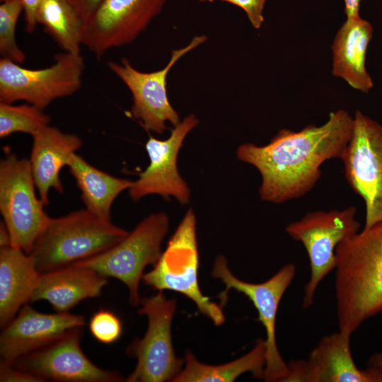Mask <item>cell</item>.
Masks as SVG:
<instances>
[{
  "label": "cell",
  "mask_w": 382,
  "mask_h": 382,
  "mask_svg": "<svg viewBox=\"0 0 382 382\" xmlns=\"http://www.w3.org/2000/svg\"><path fill=\"white\" fill-rule=\"evenodd\" d=\"M81 191L86 209L100 217L111 221V207L116 197L129 190L132 180L110 175L91 165L75 153L68 165Z\"/></svg>",
  "instance_id": "cell-22"
},
{
  "label": "cell",
  "mask_w": 382,
  "mask_h": 382,
  "mask_svg": "<svg viewBox=\"0 0 382 382\" xmlns=\"http://www.w3.org/2000/svg\"><path fill=\"white\" fill-rule=\"evenodd\" d=\"M108 282L96 270L71 264L42 273L30 302L46 301L56 312H69L81 301L99 296Z\"/></svg>",
  "instance_id": "cell-19"
},
{
  "label": "cell",
  "mask_w": 382,
  "mask_h": 382,
  "mask_svg": "<svg viewBox=\"0 0 382 382\" xmlns=\"http://www.w3.org/2000/svg\"><path fill=\"white\" fill-rule=\"evenodd\" d=\"M50 117L44 110L31 104L13 105L0 102V137L16 132L35 134L49 125Z\"/></svg>",
  "instance_id": "cell-25"
},
{
  "label": "cell",
  "mask_w": 382,
  "mask_h": 382,
  "mask_svg": "<svg viewBox=\"0 0 382 382\" xmlns=\"http://www.w3.org/2000/svg\"><path fill=\"white\" fill-rule=\"evenodd\" d=\"M32 137L29 158L32 174L39 197L45 205H48L51 188L63 192L60 171L65 166H68L72 156L82 146L83 141L76 134L64 132L50 125L43 127Z\"/></svg>",
  "instance_id": "cell-18"
},
{
  "label": "cell",
  "mask_w": 382,
  "mask_h": 382,
  "mask_svg": "<svg viewBox=\"0 0 382 382\" xmlns=\"http://www.w3.org/2000/svg\"><path fill=\"white\" fill-rule=\"evenodd\" d=\"M206 35L195 36L190 42L172 50L169 62L160 70L146 73L136 69L125 58L120 62L110 61L108 66L129 89L132 96V115L147 132L162 134L167 122L173 126L180 122V116L169 102L166 79L170 69L183 55L207 40Z\"/></svg>",
  "instance_id": "cell-12"
},
{
  "label": "cell",
  "mask_w": 382,
  "mask_h": 382,
  "mask_svg": "<svg viewBox=\"0 0 382 382\" xmlns=\"http://www.w3.org/2000/svg\"><path fill=\"white\" fill-rule=\"evenodd\" d=\"M350 337L341 330L324 336L307 359L287 364L289 374L284 382H382L379 375L357 366Z\"/></svg>",
  "instance_id": "cell-16"
},
{
  "label": "cell",
  "mask_w": 382,
  "mask_h": 382,
  "mask_svg": "<svg viewBox=\"0 0 382 382\" xmlns=\"http://www.w3.org/2000/svg\"><path fill=\"white\" fill-rule=\"evenodd\" d=\"M22 11V0H6L0 5V54L1 58L17 64H22L25 59L24 52L17 45L15 35Z\"/></svg>",
  "instance_id": "cell-26"
},
{
  "label": "cell",
  "mask_w": 382,
  "mask_h": 382,
  "mask_svg": "<svg viewBox=\"0 0 382 382\" xmlns=\"http://www.w3.org/2000/svg\"><path fill=\"white\" fill-rule=\"evenodd\" d=\"M266 351L265 340L257 339L250 352L220 365L203 364L191 352L187 351L185 366L173 382H231L246 372H250L255 378L264 379Z\"/></svg>",
  "instance_id": "cell-23"
},
{
  "label": "cell",
  "mask_w": 382,
  "mask_h": 382,
  "mask_svg": "<svg viewBox=\"0 0 382 382\" xmlns=\"http://www.w3.org/2000/svg\"><path fill=\"white\" fill-rule=\"evenodd\" d=\"M372 34L373 27L369 21L360 16L347 18L332 45V75L363 93H368L374 85L365 67L366 52Z\"/></svg>",
  "instance_id": "cell-20"
},
{
  "label": "cell",
  "mask_w": 382,
  "mask_h": 382,
  "mask_svg": "<svg viewBox=\"0 0 382 382\" xmlns=\"http://www.w3.org/2000/svg\"><path fill=\"white\" fill-rule=\"evenodd\" d=\"M128 231L86 209L51 218L28 253L40 274L98 255L120 241Z\"/></svg>",
  "instance_id": "cell-3"
},
{
  "label": "cell",
  "mask_w": 382,
  "mask_h": 382,
  "mask_svg": "<svg viewBox=\"0 0 382 382\" xmlns=\"http://www.w3.org/2000/svg\"><path fill=\"white\" fill-rule=\"evenodd\" d=\"M167 0H102L83 22L81 45L100 60L110 50L130 44L163 10Z\"/></svg>",
  "instance_id": "cell-13"
},
{
  "label": "cell",
  "mask_w": 382,
  "mask_h": 382,
  "mask_svg": "<svg viewBox=\"0 0 382 382\" xmlns=\"http://www.w3.org/2000/svg\"><path fill=\"white\" fill-rule=\"evenodd\" d=\"M198 123L191 114L174 126L168 139L160 140L149 135L145 144L149 164L128 190L132 200L159 195L166 199L174 197L183 204L189 202L190 190L178 170L177 158L185 137Z\"/></svg>",
  "instance_id": "cell-15"
},
{
  "label": "cell",
  "mask_w": 382,
  "mask_h": 382,
  "mask_svg": "<svg viewBox=\"0 0 382 382\" xmlns=\"http://www.w3.org/2000/svg\"><path fill=\"white\" fill-rule=\"evenodd\" d=\"M35 187L29 159L8 153L0 161V212L12 246L28 254L50 219Z\"/></svg>",
  "instance_id": "cell-9"
},
{
  "label": "cell",
  "mask_w": 382,
  "mask_h": 382,
  "mask_svg": "<svg viewBox=\"0 0 382 382\" xmlns=\"http://www.w3.org/2000/svg\"><path fill=\"white\" fill-rule=\"evenodd\" d=\"M353 120L341 161L349 185L364 201L369 228L382 221V125L359 110Z\"/></svg>",
  "instance_id": "cell-11"
},
{
  "label": "cell",
  "mask_w": 382,
  "mask_h": 382,
  "mask_svg": "<svg viewBox=\"0 0 382 382\" xmlns=\"http://www.w3.org/2000/svg\"><path fill=\"white\" fill-rule=\"evenodd\" d=\"M353 117L344 110L331 112L320 126L308 125L295 132L282 129L264 146L240 145L237 158L257 168L262 178V201L281 204L309 192L327 160L341 159L350 140Z\"/></svg>",
  "instance_id": "cell-1"
},
{
  "label": "cell",
  "mask_w": 382,
  "mask_h": 382,
  "mask_svg": "<svg viewBox=\"0 0 382 382\" xmlns=\"http://www.w3.org/2000/svg\"><path fill=\"white\" fill-rule=\"evenodd\" d=\"M361 0H344L345 12L347 18H353L359 16V11Z\"/></svg>",
  "instance_id": "cell-33"
},
{
  "label": "cell",
  "mask_w": 382,
  "mask_h": 382,
  "mask_svg": "<svg viewBox=\"0 0 382 382\" xmlns=\"http://www.w3.org/2000/svg\"><path fill=\"white\" fill-rule=\"evenodd\" d=\"M40 273L32 257L23 250L0 248V327L2 329L28 302Z\"/></svg>",
  "instance_id": "cell-21"
},
{
  "label": "cell",
  "mask_w": 382,
  "mask_h": 382,
  "mask_svg": "<svg viewBox=\"0 0 382 382\" xmlns=\"http://www.w3.org/2000/svg\"><path fill=\"white\" fill-rule=\"evenodd\" d=\"M12 246L10 233L4 221L0 224V248Z\"/></svg>",
  "instance_id": "cell-34"
},
{
  "label": "cell",
  "mask_w": 382,
  "mask_h": 382,
  "mask_svg": "<svg viewBox=\"0 0 382 382\" xmlns=\"http://www.w3.org/2000/svg\"><path fill=\"white\" fill-rule=\"evenodd\" d=\"M89 328L92 335L104 344H111L117 340L122 331L118 317L105 309H100L92 316Z\"/></svg>",
  "instance_id": "cell-27"
},
{
  "label": "cell",
  "mask_w": 382,
  "mask_h": 382,
  "mask_svg": "<svg viewBox=\"0 0 382 382\" xmlns=\"http://www.w3.org/2000/svg\"><path fill=\"white\" fill-rule=\"evenodd\" d=\"M242 8L246 13L252 26L260 28L264 22L263 10L267 0H222Z\"/></svg>",
  "instance_id": "cell-28"
},
{
  "label": "cell",
  "mask_w": 382,
  "mask_h": 382,
  "mask_svg": "<svg viewBox=\"0 0 382 382\" xmlns=\"http://www.w3.org/2000/svg\"><path fill=\"white\" fill-rule=\"evenodd\" d=\"M366 369L382 377V351L371 355L366 363Z\"/></svg>",
  "instance_id": "cell-32"
},
{
  "label": "cell",
  "mask_w": 382,
  "mask_h": 382,
  "mask_svg": "<svg viewBox=\"0 0 382 382\" xmlns=\"http://www.w3.org/2000/svg\"><path fill=\"white\" fill-rule=\"evenodd\" d=\"M199 253L196 219L189 209L168 241L153 269L144 274L143 282L158 291L171 290L192 300L198 311L214 325L225 322L220 305L204 296L198 284Z\"/></svg>",
  "instance_id": "cell-5"
},
{
  "label": "cell",
  "mask_w": 382,
  "mask_h": 382,
  "mask_svg": "<svg viewBox=\"0 0 382 382\" xmlns=\"http://www.w3.org/2000/svg\"><path fill=\"white\" fill-rule=\"evenodd\" d=\"M1 382H44L40 378L19 369L12 363L0 361Z\"/></svg>",
  "instance_id": "cell-29"
},
{
  "label": "cell",
  "mask_w": 382,
  "mask_h": 382,
  "mask_svg": "<svg viewBox=\"0 0 382 382\" xmlns=\"http://www.w3.org/2000/svg\"><path fill=\"white\" fill-rule=\"evenodd\" d=\"M40 0H22L25 30L32 33L37 24V12Z\"/></svg>",
  "instance_id": "cell-30"
},
{
  "label": "cell",
  "mask_w": 382,
  "mask_h": 382,
  "mask_svg": "<svg viewBox=\"0 0 382 382\" xmlns=\"http://www.w3.org/2000/svg\"><path fill=\"white\" fill-rule=\"evenodd\" d=\"M4 1H6V0H1V2Z\"/></svg>",
  "instance_id": "cell-36"
},
{
  "label": "cell",
  "mask_w": 382,
  "mask_h": 382,
  "mask_svg": "<svg viewBox=\"0 0 382 382\" xmlns=\"http://www.w3.org/2000/svg\"><path fill=\"white\" fill-rule=\"evenodd\" d=\"M83 22L96 10L102 0H68Z\"/></svg>",
  "instance_id": "cell-31"
},
{
  "label": "cell",
  "mask_w": 382,
  "mask_h": 382,
  "mask_svg": "<svg viewBox=\"0 0 382 382\" xmlns=\"http://www.w3.org/2000/svg\"><path fill=\"white\" fill-rule=\"evenodd\" d=\"M37 21L64 52L80 53L83 22L68 0H40Z\"/></svg>",
  "instance_id": "cell-24"
},
{
  "label": "cell",
  "mask_w": 382,
  "mask_h": 382,
  "mask_svg": "<svg viewBox=\"0 0 382 382\" xmlns=\"http://www.w3.org/2000/svg\"><path fill=\"white\" fill-rule=\"evenodd\" d=\"M138 313L148 319L144 337L134 340L126 353L137 359L127 382L173 381L181 372L185 359L176 357L172 343L171 324L176 308L175 299H166L163 291L141 299Z\"/></svg>",
  "instance_id": "cell-7"
},
{
  "label": "cell",
  "mask_w": 382,
  "mask_h": 382,
  "mask_svg": "<svg viewBox=\"0 0 382 382\" xmlns=\"http://www.w3.org/2000/svg\"><path fill=\"white\" fill-rule=\"evenodd\" d=\"M296 274V267L289 263L282 267L276 274L262 283L244 282L235 277L228 269L224 255H218L212 270L214 278L221 279L225 285L220 294L221 306L226 300L230 289L243 294L253 303L258 313V320L261 322L266 331L265 344L266 364L264 380L265 381H281L289 374L287 364L283 360L277 348L275 333V324L279 303Z\"/></svg>",
  "instance_id": "cell-10"
},
{
  "label": "cell",
  "mask_w": 382,
  "mask_h": 382,
  "mask_svg": "<svg viewBox=\"0 0 382 382\" xmlns=\"http://www.w3.org/2000/svg\"><path fill=\"white\" fill-rule=\"evenodd\" d=\"M84 68L80 53H57L50 66L40 69L23 68L1 58L0 102L24 100L44 110L54 100L81 88Z\"/></svg>",
  "instance_id": "cell-6"
},
{
  "label": "cell",
  "mask_w": 382,
  "mask_h": 382,
  "mask_svg": "<svg viewBox=\"0 0 382 382\" xmlns=\"http://www.w3.org/2000/svg\"><path fill=\"white\" fill-rule=\"evenodd\" d=\"M335 254L339 330L352 335L382 311V221L344 239Z\"/></svg>",
  "instance_id": "cell-2"
},
{
  "label": "cell",
  "mask_w": 382,
  "mask_h": 382,
  "mask_svg": "<svg viewBox=\"0 0 382 382\" xmlns=\"http://www.w3.org/2000/svg\"><path fill=\"white\" fill-rule=\"evenodd\" d=\"M169 231V218L163 212L151 214L109 249L73 264L115 278L127 288L129 302L139 306V284L144 270L154 265L161 254L162 242Z\"/></svg>",
  "instance_id": "cell-4"
},
{
  "label": "cell",
  "mask_w": 382,
  "mask_h": 382,
  "mask_svg": "<svg viewBox=\"0 0 382 382\" xmlns=\"http://www.w3.org/2000/svg\"><path fill=\"white\" fill-rule=\"evenodd\" d=\"M356 212L354 206L341 210L311 212L286 226V233L303 244L309 259L311 275L304 288L303 308L312 306L319 284L335 269L337 246L359 231Z\"/></svg>",
  "instance_id": "cell-8"
},
{
  "label": "cell",
  "mask_w": 382,
  "mask_h": 382,
  "mask_svg": "<svg viewBox=\"0 0 382 382\" xmlns=\"http://www.w3.org/2000/svg\"><path fill=\"white\" fill-rule=\"evenodd\" d=\"M199 1H202V2H209V3H212L213 1H214L215 0H199Z\"/></svg>",
  "instance_id": "cell-35"
},
{
  "label": "cell",
  "mask_w": 382,
  "mask_h": 382,
  "mask_svg": "<svg viewBox=\"0 0 382 382\" xmlns=\"http://www.w3.org/2000/svg\"><path fill=\"white\" fill-rule=\"evenodd\" d=\"M86 324L81 315L69 312L44 313L24 305L0 334L1 359L12 363L18 358L53 342L69 330Z\"/></svg>",
  "instance_id": "cell-17"
},
{
  "label": "cell",
  "mask_w": 382,
  "mask_h": 382,
  "mask_svg": "<svg viewBox=\"0 0 382 382\" xmlns=\"http://www.w3.org/2000/svg\"><path fill=\"white\" fill-rule=\"evenodd\" d=\"M81 327L74 328L50 344L25 354L12 364L43 381L119 382L120 372L93 364L81 348Z\"/></svg>",
  "instance_id": "cell-14"
}]
</instances>
